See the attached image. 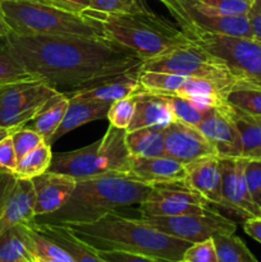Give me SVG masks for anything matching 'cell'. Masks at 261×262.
Instances as JSON below:
<instances>
[{
    "label": "cell",
    "instance_id": "obj_5",
    "mask_svg": "<svg viewBox=\"0 0 261 262\" xmlns=\"http://www.w3.org/2000/svg\"><path fill=\"white\" fill-rule=\"evenodd\" d=\"M0 10L10 31L19 36L106 37L99 23L40 0H0Z\"/></svg>",
    "mask_w": 261,
    "mask_h": 262
},
{
    "label": "cell",
    "instance_id": "obj_32",
    "mask_svg": "<svg viewBox=\"0 0 261 262\" xmlns=\"http://www.w3.org/2000/svg\"><path fill=\"white\" fill-rule=\"evenodd\" d=\"M205 12L216 15H248L255 0H193Z\"/></svg>",
    "mask_w": 261,
    "mask_h": 262
},
{
    "label": "cell",
    "instance_id": "obj_25",
    "mask_svg": "<svg viewBox=\"0 0 261 262\" xmlns=\"http://www.w3.org/2000/svg\"><path fill=\"white\" fill-rule=\"evenodd\" d=\"M230 112L242 142V158L261 159V118L232 106Z\"/></svg>",
    "mask_w": 261,
    "mask_h": 262
},
{
    "label": "cell",
    "instance_id": "obj_43",
    "mask_svg": "<svg viewBox=\"0 0 261 262\" xmlns=\"http://www.w3.org/2000/svg\"><path fill=\"white\" fill-rule=\"evenodd\" d=\"M243 229L250 237L261 243V217H251V219L245 220Z\"/></svg>",
    "mask_w": 261,
    "mask_h": 262
},
{
    "label": "cell",
    "instance_id": "obj_16",
    "mask_svg": "<svg viewBox=\"0 0 261 262\" xmlns=\"http://www.w3.org/2000/svg\"><path fill=\"white\" fill-rule=\"evenodd\" d=\"M31 181L35 191V217L50 215L61 209L72 196L77 183L73 177L49 170Z\"/></svg>",
    "mask_w": 261,
    "mask_h": 262
},
{
    "label": "cell",
    "instance_id": "obj_11",
    "mask_svg": "<svg viewBox=\"0 0 261 262\" xmlns=\"http://www.w3.org/2000/svg\"><path fill=\"white\" fill-rule=\"evenodd\" d=\"M35 191L31 179L18 178L0 168V235L35 220Z\"/></svg>",
    "mask_w": 261,
    "mask_h": 262
},
{
    "label": "cell",
    "instance_id": "obj_44",
    "mask_svg": "<svg viewBox=\"0 0 261 262\" xmlns=\"http://www.w3.org/2000/svg\"><path fill=\"white\" fill-rule=\"evenodd\" d=\"M248 18H250L251 26H252L253 38L257 40L258 42H261V13L252 9L250 12V14H248Z\"/></svg>",
    "mask_w": 261,
    "mask_h": 262
},
{
    "label": "cell",
    "instance_id": "obj_9",
    "mask_svg": "<svg viewBox=\"0 0 261 262\" xmlns=\"http://www.w3.org/2000/svg\"><path fill=\"white\" fill-rule=\"evenodd\" d=\"M176 18L187 36L215 33L232 37L253 38L248 15H216L197 7L193 0H159Z\"/></svg>",
    "mask_w": 261,
    "mask_h": 262
},
{
    "label": "cell",
    "instance_id": "obj_14",
    "mask_svg": "<svg viewBox=\"0 0 261 262\" xmlns=\"http://www.w3.org/2000/svg\"><path fill=\"white\" fill-rule=\"evenodd\" d=\"M165 155L187 164L206 156H217L211 143L197 128L173 120L164 129ZM219 158V156H217Z\"/></svg>",
    "mask_w": 261,
    "mask_h": 262
},
{
    "label": "cell",
    "instance_id": "obj_13",
    "mask_svg": "<svg viewBox=\"0 0 261 262\" xmlns=\"http://www.w3.org/2000/svg\"><path fill=\"white\" fill-rule=\"evenodd\" d=\"M197 129L211 143L219 158H242V142L227 102L211 107Z\"/></svg>",
    "mask_w": 261,
    "mask_h": 262
},
{
    "label": "cell",
    "instance_id": "obj_7",
    "mask_svg": "<svg viewBox=\"0 0 261 262\" xmlns=\"http://www.w3.org/2000/svg\"><path fill=\"white\" fill-rule=\"evenodd\" d=\"M142 71L164 72L211 81L227 95L233 87L242 84L227 64L191 41L163 55L142 61Z\"/></svg>",
    "mask_w": 261,
    "mask_h": 262
},
{
    "label": "cell",
    "instance_id": "obj_30",
    "mask_svg": "<svg viewBox=\"0 0 261 262\" xmlns=\"http://www.w3.org/2000/svg\"><path fill=\"white\" fill-rule=\"evenodd\" d=\"M225 102L234 109L261 118V89L238 84L225 95Z\"/></svg>",
    "mask_w": 261,
    "mask_h": 262
},
{
    "label": "cell",
    "instance_id": "obj_17",
    "mask_svg": "<svg viewBox=\"0 0 261 262\" xmlns=\"http://www.w3.org/2000/svg\"><path fill=\"white\" fill-rule=\"evenodd\" d=\"M125 176L147 186L184 182L187 177L186 165L168 155L158 158H130Z\"/></svg>",
    "mask_w": 261,
    "mask_h": 262
},
{
    "label": "cell",
    "instance_id": "obj_46",
    "mask_svg": "<svg viewBox=\"0 0 261 262\" xmlns=\"http://www.w3.org/2000/svg\"><path fill=\"white\" fill-rule=\"evenodd\" d=\"M31 262H63V261H58V260H54V258H48V257H42V256L32 255V257H31Z\"/></svg>",
    "mask_w": 261,
    "mask_h": 262
},
{
    "label": "cell",
    "instance_id": "obj_47",
    "mask_svg": "<svg viewBox=\"0 0 261 262\" xmlns=\"http://www.w3.org/2000/svg\"><path fill=\"white\" fill-rule=\"evenodd\" d=\"M13 129H5V128H0V141L4 140L7 136H9L12 133Z\"/></svg>",
    "mask_w": 261,
    "mask_h": 262
},
{
    "label": "cell",
    "instance_id": "obj_8",
    "mask_svg": "<svg viewBox=\"0 0 261 262\" xmlns=\"http://www.w3.org/2000/svg\"><path fill=\"white\" fill-rule=\"evenodd\" d=\"M188 37L222 59L241 83L261 89V42L257 40L215 33H194Z\"/></svg>",
    "mask_w": 261,
    "mask_h": 262
},
{
    "label": "cell",
    "instance_id": "obj_23",
    "mask_svg": "<svg viewBox=\"0 0 261 262\" xmlns=\"http://www.w3.org/2000/svg\"><path fill=\"white\" fill-rule=\"evenodd\" d=\"M68 104L69 99L66 92L59 91L41 106L36 117L26 125L37 132L48 142L60 125L61 120L66 115Z\"/></svg>",
    "mask_w": 261,
    "mask_h": 262
},
{
    "label": "cell",
    "instance_id": "obj_45",
    "mask_svg": "<svg viewBox=\"0 0 261 262\" xmlns=\"http://www.w3.org/2000/svg\"><path fill=\"white\" fill-rule=\"evenodd\" d=\"M12 32L9 28V26H8V23L5 22V18L4 15H3L2 10H0V38H4L7 37L9 33Z\"/></svg>",
    "mask_w": 261,
    "mask_h": 262
},
{
    "label": "cell",
    "instance_id": "obj_10",
    "mask_svg": "<svg viewBox=\"0 0 261 262\" xmlns=\"http://www.w3.org/2000/svg\"><path fill=\"white\" fill-rule=\"evenodd\" d=\"M140 219L159 232L189 243L202 242L214 238L217 234L234 233L237 228L235 223L224 217L215 210L207 214H187L176 216H153L141 214Z\"/></svg>",
    "mask_w": 261,
    "mask_h": 262
},
{
    "label": "cell",
    "instance_id": "obj_19",
    "mask_svg": "<svg viewBox=\"0 0 261 262\" xmlns=\"http://www.w3.org/2000/svg\"><path fill=\"white\" fill-rule=\"evenodd\" d=\"M173 120L174 117L165 97L161 95L140 92L136 95V112L125 132L142 128L165 129Z\"/></svg>",
    "mask_w": 261,
    "mask_h": 262
},
{
    "label": "cell",
    "instance_id": "obj_37",
    "mask_svg": "<svg viewBox=\"0 0 261 262\" xmlns=\"http://www.w3.org/2000/svg\"><path fill=\"white\" fill-rule=\"evenodd\" d=\"M10 137H12L13 146H14L18 160L22 159L26 154L32 151L33 148L37 147L38 145H41L42 142H46L37 132L28 128L27 125H23V127L13 129L12 133H10Z\"/></svg>",
    "mask_w": 261,
    "mask_h": 262
},
{
    "label": "cell",
    "instance_id": "obj_18",
    "mask_svg": "<svg viewBox=\"0 0 261 262\" xmlns=\"http://www.w3.org/2000/svg\"><path fill=\"white\" fill-rule=\"evenodd\" d=\"M184 183L199 193L207 204L222 207V171L219 158L206 156L186 165Z\"/></svg>",
    "mask_w": 261,
    "mask_h": 262
},
{
    "label": "cell",
    "instance_id": "obj_4",
    "mask_svg": "<svg viewBox=\"0 0 261 262\" xmlns=\"http://www.w3.org/2000/svg\"><path fill=\"white\" fill-rule=\"evenodd\" d=\"M83 14L96 20L107 38L133 50L143 61L191 42L179 26L151 9L133 14H109L87 9Z\"/></svg>",
    "mask_w": 261,
    "mask_h": 262
},
{
    "label": "cell",
    "instance_id": "obj_6",
    "mask_svg": "<svg viewBox=\"0 0 261 262\" xmlns=\"http://www.w3.org/2000/svg\"><path fill=\"white\" fill-rule=\"evenodd\" d=\"M125 129L109 124L105 135L91 145L53 155L49 171L66 174L76 179L125 174L130 160L125 146Z\"/></svg>",
    "mask_w": 261,
    "mask_h": 262
},
{
    "label": "cell",
    "instance_id": "obj_29",
    "mask_svg": "<svg viewBox=\"0 0 261 262\" xmlns=\"http://www.w3.org/2000/svg\"><path fill=\"white\" fill-rule=\"evenodd\" d=\"M217 262H258L242 239L234 233L217 234L212 238Z\"/></svg>",
    "mask_w": 261,
    "mask_h": 262
},
{
    "label": "cell",
    "instance_id": "obj_41",
    "mask_svg": "<svg viewBox=\"0 0 261 262\" xmlns=\"http://www.w3.org/2000/svg\"><path fill=\"white\" fill-rule=\"evenodd\" d=\"M17 154H15L12 137L9 135L4 140L0 141V168L10 171V173H14L17 169Z\"/></svg>",
    "mask_w": 261,
    "mask_h": 262
},
{
    "label": "cell",
    "instance_id": "obj_28",
    "mask_svg": "<svg viewBox=\"0 0 261 262\" xmlns=\"http://www.w3.org/2000/svg\"><path fill=\"white\" fill-rule=\"evenodd\" d=\"M140 211L142 215L153 216H176V215L187 214H207L214 211L209 206L177 202L170 200H146L140 205Z\"/></svg>",
    "mask_w": 261,
    "mask_h": 262
},
{
    "label": "cell",
    "instance_id": "obj_2",
    "mask_svg": "<svg viewBox=\"0 0 261 262\" xmlns=\"http://www.w3.org/2000/svg\"><path fill=\"white\" fill-rule=\"evenodd\" d=\"M77 239L95 251H122L168 261L183 260L192 243L159 232L142 220L112 211L91 223L63 225Z\"/></svg>",
    "mask_w": 261,
    "mask_h": 262
},
{
    "label": "cell",
    "instance_id": "obj_40",
    "mask_svg": "<svg viewBox=\"0 0 261 262\" xmlns=\"http://www.w3.org/2000/svg\"><path fill=\"white\" fill-rule=\"evenodd\" d=\"M95 251V250H94ZM97 255L106 262H173L163 258L153 257V256L137 255V253L122 252V251H96ZM177 262H186L183 260Z\"/></svg>",
    "mask_w": 261,
    "mask_h": 262
},
{
    "label": "cell",
    "instance_id": "obj_22",
    "mask_svg": "<svg viewBox=\"0 0 261 262\" xmlns=\"http://www.w3.org/2000/svg\"><path fill=\"white\" fill-rule=\"evenodd\" d=\"M31 227L37 230L46 238L53 241L58 246H60L74 262H106L100 257L92 248L77 239L66 227L56 224H48V223H37L33 220Z\"/></svg>",
    "mask_w": 261,
    "mask_h": 262
},
{
    "label": "cell",
    "instance_id": "obj_38",
    "mask_svg": "<svg viewBox=\"0 0 261 262\" xmlns=\"http://www.w3.org/2000/svg\"><path fill=\"white\" fill-rule=\"evenodd\" d=\"M245 178L251 199L261 209V159H246Z\"/></svg>",
    "mask_w": 261,
    "mask_h": 262
},
{
    "label": "cell",
    "instance_id": "obj_21",
    "mask_svg": "<svg viewBox=\"0 0 261 262\" xmlns=\"http://www.w3.org/2000/svg\"><path fill=\"white\" fill-rule=\"evenodd\" d=\"M69 99V97H68ZM110 107V102L94 101V100H82V99H69L68 107H67L66 115L61 120L58 129L54 132L48 143L53 146L59 138L66 136L67 133L72 132L76 128L82 127L87 123L95 122V120L106 119L107 110Z\"/></svg>",
    "mask_w": 261,
    "mask_h": 262
},
{
    "label": "cell",
    "instance_id": "obj_31",
    "mask_svg": "<svg viewBox=\"0 0 261 262\" xmlns=\"http://www.w3.org/2000/svg\"><path fill=\"white\" fill-rule=\"evenodd\" d=\"M163 96V95H161ZM171 110L174 120L197 128L204 120L209 110L200 109L191 100L182 96H164Z\"/></svg>",
    "mask_w": 261,
    "mask_h": 262
},
{
    "label": "cell",
    "instance_id": "obj_12",
    "mask_svg": "<svg viewBox=\"0 0 261 262\" xmlns=\"http://www.w3.org/2000/svg\"><path fill=\"white\" fill-rule=\"evenodd\" d=\"M245 158H219L222 171V207L243 217H261L248 192L245 178Z\"/></svg>",
    "mask_w": 261,
    "mask_h": 262
},
{
    "label": "cell",
    "instance_id": "obj_39",
    "mask_svg": "<svg viewBox=\"0 0 261 262\" xmlns=\"http://www.w3.org/2000/svg\"><path fill=\"white\" fill-rule=\"evenodd\" d=\"M186 262H217L216 248L212 238L202 242L192 243L183 255Z\"/></svg>",
    "mask_w": 261,
    "mask_h": 262
},
{
    "label": "cell",
    "instance_id": "obj_34",
    "mask_svg": "<svg viewBox=\"0 0 261 262\" xmlns=\"http://www.w3.org/2000/svg\"><path fill=\"white\" fill-rule=\"evenodd\" d=\"M135 112L136 95H133V96L112 102L109 110H107L106 119L109 120V124L113 125V127L120 128V129H127L129 127L130 122H132Z\"/></svg>",
    "mask_w": 261,
    "mask_h": 262
},
{
    "label": "cell",
    "instance_id": "obj_20",
    "mask_svg": "<svg viewBox=\"0 0 261 262\" xmlns=\"http://www.w3.org/2000/svg\"><path fill=\"white\" fill-rule=\"evenodd\" d=\"M58 92V89L38 79L4 84L0 86V107L42 106Z\"/></svg>",
    "mask_w": 261,
    "mask_h": 262
},
{
    "label": "cell",
    "instance_id": "obj_48",
    "mask_svg": "<svg viewBox=\"0 0 261 262\" xmlns=\"http://www.w3.org/2000/svg\"><path fill=\"white\" fill-rule=\"evenodd\" d=\"M253 9L257 10L258 13H261V0H255V4H253Z\"/></svg>",
    "mask_w": 261,
    "mask_h": 262
},
{
    "label": "cell",
    "instance_id": "obj_24",
    "mask_svg": "<svg viewBox=\"0 0 261 262\" xmlns=\"http://www.w3.org/2000/svg\"><path fill=\"white\" fill-rule=\"evenodd\" d=\"M125 146L130 158H158L165 155L164 129H142L125 133Z\"/></svg>",
    "mask_w": 261,
    "mask_h": 262
},
{
    "label": "cell",
    "instance_id": "obj_33",
    "mask_svg": "<svg viewBox=\"0 0 261 262\" xmlns=\"http://www.w3.org/2000/svg\"><path fill=\"white\" fill-rule=\"evenodd\" d=\"M90 9L109 14H133L148 10L146 0H91Z\"/></svg>",
    "mask_w": 261,
    "mask_h": 262
},
{
    "label": "cell",
    "instance_id": "obj_27",
    "mask_svg": "<svg viewBox=\"0 0 261 262\" xmlns=\"http://www.w3.org/2000/svg\"><path fill=\"white\" fill-rule=\"evenodd\" d=\"M51 160H53L51 146L48 142H42L18 160L14 174L18 178L33 179L50 169Z\"/></svg>",
    "mask_w": 261,
    "mask_h": 262
},
{
    "label": "cell",
    "instance_id": "obj_3",
    "mask_svg": "<svg viewBox=\"0 0 261 262\" xmlns=\"http://www.w3.org/2000/svg\"><path fill=\"white\" fill-rule=\"evenodd\" d=\"M151 191V186L133 181L125 174L77 179L76 188L67 204L53 214L35 217V222L56 225L91 223L107 212L143 204Z\"/></svg>",
    "mask_w": 261,
    "mask_h": 262
},
{
    "label": "cell",
    "instance_id": "obj_35",
    "mask_svg": "<svg viewBox=\"0 0 261 262\" xmlns=\"http://www.w3.org/2000/svg\"><path fill=\"white\" fill-rule=\"evenodd\" d=\"M28 79L33 78L20 66L19 61L5 49L0 48V86Z\"/></svg>",
    "mask_w": 261,
    "mask_h": 262
},
{
    "label": "cell",
    "instance_id": "obj_1",
    "mask_svg": "<svg viewBox=\"0 0 261 262\" xmlns=\"http://www.w3.org/2000/svg\"><path fill=\"white\" fill-rule=\"evenodd\" d=\"M0 48L12 54L33 79L60 89L140 69L142 59L107 37L19 36L0 38Z\"/></svg>",
    "mask_w": 261,
    "mask_h": 262
},
{
    "label": "cell",
    "instance_id": "obj_15",
    "mask_svg": "<svg viewBox=\"0 0 261 262\" xmlns=\"http://www.w3.org/2000/svg\"><path fill=\"white\" fill-rule=\"evenodd\" d=\"M138 71L140 69L97 79V81L69 90L66 94L69 99L94 100V101H104L112 104L117 100L125 99V97L143 92L140 79H138Z\"/></svg>",
    "mask_w": 261,
    "mask_h": 262
},
{
    "label": "cell",
    "instance_id": "obj_42",
    "mask_svg": "<svg viewBox=\"0 0 261 262\" xmlns=\"http://www.w3.org/2000/svg\"><path fill=\"white\" fill-rule=\"evenodd\" d=\"M40 2L74 13H83L91 8V0H40Z\"/></svg>",
    "mask_w": 261,
    "mask_h": 262
},
{
    "label": "cell",
    "instance_id": "obj_36",
    "mask_svg": "<svg viewBox=\"0 0 261 262\" xmlns=\"http://www.w3.org/2000/svg\"><path fill=\"white\" fill-rule=\"evenodd\" d=\"M41 106H23V107H0V128L15 129L28 124Z\"/></svg>",
    "mask_w": 261,
    "mask_h": 262
},
{
    "label": "cell",
    "instance_id": "obj_26",
    "mask_svg": "<svg viewBox=\"0 0 261 262\" xmlns=\"http://www.w3.org/2000/svg\"><path fill=\"white\" fill-rule=\"evenodd\" d=\"M26 224L15 225L0 235V262H31Z\"/></svg>",
    "mask_w": 261,
    "mask_h": 262
}]
</instances>
